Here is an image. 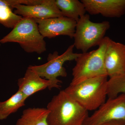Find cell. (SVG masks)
<instances>
[{
  "label": "cell",
  "instance_id": "obj_16",
  "mask_svg": "<svg viewBox=\"0 0 125 125\" xmlns=\"http://www.w3.org/2000/svg\"><path fill=\"white\" fill-rule=\"evenodd\" d=\"M13 10L9 6L8 0H0V24L12 29L23 18Z\"/></svg>",
  "mask_w": 125,
  "mask_h": 125
},
{
  "label": "cell",
  "instance_id": "obj_17",
  "mask_svg": "<svg viewBox=\"0 0 125 125\" xmlns=\"http://www.w3.org/2000/svg\"><path fill=\"white\" fill-rule=\"evenodd\" d=\"M122 94H125V74L109 78L107 82L108 98H114Z\"/></svg>",
  "mask_w": 125,
  "mask_h": 125
},
{
  "label": "cell",
  "instance_id": "obj_4",
  "mask_svg": "<svg viewBox=\"0 0 125 125\" xmlns=\"http://www.w3.org/2000/svg\"><path fill=\"white\" fill-rule=\"evenodd\" d=\"M109 39V37H105L97 49L81 53L75 60L76 64L72 69L73 78L70 84H76L90 78L107 75L104 56Z\"/></svg>",
  "mask_w": 125,
  "mask_h": 125
},
{
  "label": "cell",
  "instance_id": "obj_7",
  "mask_svg": "<svg viewBox=\"0 0 125 125\" xmlns=\"http://www.w3.org/2000/svg\"><path fill=\"white\" fill-rule=\"evenodd\" d=\"M110 121L119 122L125 125V94L108 98L86 118L83 125H100Z\"/></svg>",
  "mask_w": 125,
  "mask_h": 125
},
{
  "label": "cell",
  "instance_id": "obj_9",
  "mask_svg": "<svg viewBox=\"0 0 125 125\" xmlns=\"http://www.w3.org/2000/svg\"><path fill=\"white\" fill-rule=\"evenodd\" d=\"M104 62L109 78L125 74V45L110 38L105 51Z\"/></svg>",
  "mask_w": 125,
  "mask_h": 125
},
{
  "label": "cell",
  "instance_id": "obj_1",
  "mask_svg": "<svg viewBox=\"0 0 125 125\" xmlns=\"http://www.w3.org/2000/svg\"><path fill=\"white\" fill-rule=\"evenodd\" d=\"M47 109L48 125H83L89 116L88 111L64 90L52 97Z\"/></svg>",
  "mask_w": 125,
  "mask_h": 125
},
{
  "label": "cell",
  "instance_id": "obj_11",
  "mask_svg": "<svg viewBox=\"0 0 125 125\" xmlns=\"http://www.w3.org/2000/svg\"><path fill=\"white\" fill-rule=\"evenodd\" d=\"M86 12L106 18H120L125 14V0H81Z\"/></svg>",
  "mask_w": 125,
  "mask_h": 125
},
{
  "label": "cell",
  "instance_id": "obj_10",
  "mask_svg": "<svg viewBox=\"0 0 125 125\" xmlns=\"http://www.w3.org/2000/svg\"><path fill=\"white\" fill-rule=\"evenodd\" d=\"M13 9L16 14L23 18L45 19L62 16L55 0H43L40 4L32 5H16Z\"/></svg>",
  "mask_w": 125,
  "mask_h": 125
},
{
  "label": "cell",
  "instance_id": "obj_6",
  "mask_svg": "<svg viewBox=\"0 0 125 125\" xmlns=\"http://www.w3.org/2000/svg\"><path fill=\"white\" fill-rule=\"evenodd\" d=\"M73 45H70L61 55L57 51L50 53L48 56L47 62L39 65H30L28 67L36 72L42 78H45L51 82V89H60L61 81L58 77H66L67 76L66 70L63 66L65 62L75 60L80 54L74 53Z\"/></svg>",
  "mask_w": 125,
  "mask_h": 125
},
{
  "label": "cell",
  "instance_id": "obj_12",
  "mask_svg": "<svg viewBox=\"0 0 125 125\" xmlns=\"http://www.w3.org/2000/svg\"><path fill=\"white\" fill-rule=\"evenodd\" d=\"M19 91L27 98L35 93L48 88L51 90V83L49 80L40 77L28 67L24 76L18 80Z\"/></svg>",
  "mask_w": 125,
  "mask_h": 125
},
{
  "label": "cell",
  "instance_id": "obj_13",
  "mask_svg": "<svg viewBox=\"0 0 125 125\" xmlns=\"http://www.w3.org/2000/svg\"><path fill=\"white\" fill-rule=\"evenodd\" d=\"M49 113L44 108H29L23 111L15 125H48L47 117Z\"/></svg>",
  "mask_w": 125,
  "mask_h": 125
},
{
  "label": "cell",
  "instance_id": "obj_19",
  "mask_svg": "<svg viewBox=\"0 0 125 125\" xmlns=\"http://www.w3.org/2000/svg\"><path fill=\"white\" fill-rule=\"evenodd\" d=\"M0 45H1V43H0Z\"/></svg>",
  "mask_w": 125,
  "mask_h": 125
},
{
  "label": "cell",
  "instance_id": "obj_18",
  "mask_svg": "<svg viewBox=\"0 0 125 125\" xmlns=\"http://www.w3.org/2000/svg\"><path fill=\"white\" fill-rule=\"evenodd\" d=\"M100 125H125L123 123L117 121H110L106 122Z\"/></svg>",
  "mask_w": 125,
  "mask_h": 125
},
{
  "label": "cell",
  "instance_id": "obj_20",
  "mask_svg": "<svg viewBox=\"0 0 125 125\" xmlns=\"http://www.w3.org/2000/svg\"></svg>",
  "mask_w": 125,
  "mask_h": 125
},
{
  "label": "cell",
  "instance_id": "obj_15",
  "mask_svg": "<svg viewBox=\"0 0 125 125\" xmlns=\"http://www.w3.org/2000/svg\"><path fill=\"white\" fill-rule=\"evenodd\" d=\"M27 98L19 90L6 101L0 102V120L6 119L25 105Z\"/></svg>",
  "mask_w": 125,
  "mask_h": 125
},
{
  "label": "cell",
  "instance_id": "obj_8",
  "mask_svg": "<svg viewBox=\"0 0 125 125\" xmlns=\"http://www.w3.org/2000/svg\"><path fill=\"white\" fill-rule=\"evenodd\" d=\"M43 37L48 38L65 36L73 38L76 22L66 17H57L45 19H34Z\"/></svg>",
  "mask_w": 125,
  "mask_h": 125
},
{
  "label": "cell",
  "instance_id": "obj_3",
  "mask_svg": "<svg viewBox=\"0 0 125 125\" xmlns=\"http://www.w3.org/2000/svg\"><path fill=\"white\" fill-rule=\"evenodd\" d=\"M19 43L27 53L41 54L46 51L44 38L39 30L37 23L33 19L23 18L8 34L0 40L1 43Z\"/></svg>",
  "mask_w": 125,
  "mask_h": 125
},
{
  "label": "cell",
  "instance_id": "obj_5",
  "mask_svg": "<svg viewBox=\"0 0 125 125\" xmlns=\"http://www.w3.org/2000/svg\"><path fill=\"white\" fill-rule=\"evenodd\" d=\"M110 27L108 21L95 23L90 20V15L85 14L76 22L73 45L83 53L93 47L98 46Z\"/></svg>",
  "mask_w": 125,
  "mask_h": 125
},
{
  "label": "cell",
  "instance_id": "obj_14",
  "mask_svg": "<svg viewBox=\"0 0 125 125\" xmlns=\"http://www.w3.org/2000/svg\"><path fill=\"white\" fill-rule=\"evenodd\" d=\"M57 6L62 16L76 22L86 12L84 5L79 0H55Z\"/></svg>",
  "mask_w": 125,
  "mask_h": 125
},
{
  "label": "cell",
  "instance_id": "obj_2",
  "mask_svg": "<svg viewBox=\"0 0 125 125\" xmlns=\"http://www.w3.org/2000/svg\"><path fill=\"white\" fill-rule=\"evenodd\" d=\"M108 77L105 75L70 84L64 91L88 111H96L106 101Z\"/></svg>",
  "mask_w": 125,
  "mask_h": 125
}]
</instances>
